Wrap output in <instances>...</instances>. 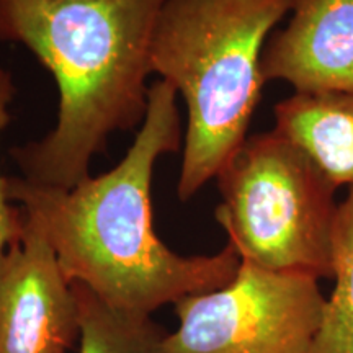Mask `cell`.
I'll use <instances>...</instances> for the list:
<instances>
[{
    "label": "cell",
    "instance_id": "obj_4",
    "mask_svg": "<svg viewBox=\"0 0 353 353\" xmlns=\"http://www.w3.org/2000/svg\"><path fill=\"white\" fill-rule=\"evenodd\" d=\"M216 221L241 260L265 270L334 278L335 185L296 143L247 136L216 175Z\"/></svg>",
    "mask_w": 353,
    "mask_h": 353
},
{
    "label": "cell",
    "instance_id": "obj_5",
    "mask_svg": "<svg viewBox=\"0 0 353 353\" xmlns=\"http://www.w3.org/2000/svg\"><path fill=\"white\" fill-rule=\"evenodd\" d=\"M324 306L317 278L241 260L231 283L174 304L164 353H309Z\"/></svg>",
    "mask_w": 353,
    "mask_h": 353
},
{
    "label": "cell",
    "instance_id": "obj_1",
    "mask_svg": "<svg viewBox=\"0 0 353 353\" xmlns=\"http://www.w3.org/2000/svg\"><path fill=\"white\" fill-rule=\"evenodd\" d=\"M183 134L175 88L157 79L143 125L112 170L70 188L10 175L7 196L41 229L70 283L87 286L110 306L151 316L164 304L223 288L241 265L229 244L214 255L185 257L156 234L154 169L179 151Z\"/></svg>",
    "mask_w": 353,
    "mask_h": 353
},
{
    "label": "cell",
    "instance_id": "obj_8",
    "mask_svg": "<svg viewBox=\"0 0 353 353\" xmlns=\"http://www.w3.org/2000/svg\"><path fill=\"white\" fill-rule=\"evenodd\" d=\"M275 130L303 148L335 188L353 190V94H296L275 105Z\"/></svg>",
    "mask_w": 353,
    "mask_h": 353
},
{
    "label": "cell",
    "instance_id": "obj_10",
    "mask_svg": "<svg viewBox=\"0 0 353 353\" xmlns=\"http://www.w3.org/2000/svg\"><path fill=\"white\" fill-rule=\"evenodd\" d=\"M332 260L335 286L309 353H353V190L339 203Z\"/></svg>",
    "mask_w": 353,
    "mask_h": 353
},
{
    "label": "cell",
    "instance_id": "obj_11",
    "mask_svg": "<svg viewBox=\"0 0 353 353\" xmlns=\"http://www.w3.org/2000/svg\"><path fill=\"white\" fill-rule=\"evenodd\" d=\"M13 97H15V83L12 74L6 69H0V139L10 123V103ZM21 224H23V211L7 196L6 176L0 174V257L19 237Z\"/></svg>",
    "mask_w": 353,
    "mask_h": 353
},
{
    "label": "cell",
    "instance_id": "obj_2",
    "mask_svg": "<svg viewBox=\"0 0 353 353\" xmlns=\"http://www.w3.org/2000/svg\"><path fill=\"white\" fill-rule=\"evenodd\" d=\"M167 0H0V41L25 46L59 92L57 120L10 149L28 182L70 188L110 136L143 125L156 26Z\"/></svg>",
    "mask_w": 353,
    "mask_h": 353
},
{
    "label": "cell",
    "instance_id": "obj_9",
    "mask_svg": "<svg viewBox=\"0 0 353 353\" xmlns=\"http://www.w3.org/2000/svg\"><path fill=\"white\" fill-rule=\"evenodd\" d=\"M81 311L79 353H164L167 332L151 316L110 306L72 283Z\"/></svg>",
    "mask_w": 353,
    "mask_h": 353
},
{
    "label": "cell",
    "instance_id": "obj_7",
    "mask_svg": "<svg viewBox=\"0 0 353 353\" xmlns=\"http://www.w3.org/2000/svg\"><path fill=\"white\" fill-rule=\"evenodd\" d=\"M288 25L267 41L265 82L296 94H353V0H294Z\"/></svg>",
    "mask_w": 353,
    "mask_h": 353
},
{
    "label": "cell",
    "instance_id": "obj_6",
    "mask_svg": "<svg viewBox=\"0 0 353 353\" xmlns=\"http://www.w3.org/2000/svg\"><path fill=\"white\" fill-rule=\"evenodd\" d=\"M79 335L76 290L23 213L19 237L0 257V353H65Z\"/></svg>",
    "mask_w": 353,
    "mask_h": 353
},
{
    "label": "cell",
    "instance_id": "obj_3",
    "mask_svg": "<svg viewBox=\"0 0 353 353\" xmlns=\"http://www.w3.org/2000/svg\"><path fill=\"white\" fill-rule=\"evenodd\" d=\"M294 0H167L154 33L152 74L187 108L176 195L188 201L247 139L262 99V56Z\"/></svg>",
    "mask_w": 353,
    "mask_h": 353
}]
</instances>
